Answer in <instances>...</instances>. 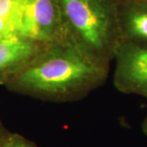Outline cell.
<instances>
[{"instance_id":"6da1fadb","label":"cell","mask_w":147,"mask_h":147,"mask_svg":"<svg viewBox=\"0 0 147 147\" xmlns=\"http://www.w3.org/2000/svg\"><path fill=\"white\" fill-rule=\"evenodd\" d=\"M110 68L96 63L66 39L44 43L4 85L18 94L50 102L81 100L105 84Z\"/></svg>"},{"instance_id":"7a4b0ae2","label":"cell","mask_w":147,"mask_h":147,"mask_svg":"<svg viewBox=\"0 0 147 147\" xmlns=\"http://www.w3.org/2000/svg\"><path fill=\"white\" fill-rule=\"evenodd\" d=\"M119 0H60L65 38L96 63L110 68L120 42Z\"/></svg>"},{"instance_id":"3957f363","label":"cell","mask_w":147,"mask_h":147,"mask_svg":"<svg viewBox=\"0 0 147 147\" xmlns=\"http://www.w3.org/2000/svg\"><path fill=\"white\" fill-rule=\"evenodd\" d=\"M18 34L41 43L65 39L60 0H25Z\"/></svg>"},{"instance_id":"277c9868","label":"cell","mask_w":147,"mask_h":147,"mask_svg":"<svg viewBox=\"0 0 147 147\" xmlns=\"http://www.w3.org/2000/svg\"><path fill=\"white\" fill-rule=\"evenodd\" d=\"M114 61L113 84L116 89L147 99V49L120 42Z\"/></svg>"},{"instance_id":"5b68a950","label":"cell","mask_w":147,"mask_h":147,"mask_svg":"<svg viewBox=\"0 0 147 147\" xmlns=\"http://www.w3.org/2000/svg\"><path fill=\"white\" fill-rule=\"evenodd\" d=\"M43 44L20 34L0 38V85L16 75Z\"/></svg>"},{"instance_id":"8992f818","label":"cell","mask_w":147,"mask_h":147,"mask_svg":"<svg viewBox=\"0 0 147 147\" xmlns=\"http://www.w3.org/2000/svg\"><path fill=\"white\" fill-rule=\"evenodd\" d=\"M120 42L147 49V1H120Z\"/></svg>"},{"instance_id":"52a82bcc","label":"cell","mask_w":147,"mask_h":147,"mask_svg":"<svg viewBox=\"0 0 147 147\" xmlns=\"http://www.w3.org/2000/svg\"><path fill=\"white\" fill-rule=\"evenodd\" d=\"M25 0H0V38L18 34Z\"/></svg>"},{"instance_id":"ba28073f","label":"cell","mask_w":147,"mask_h":147,"mask_svg":"<svg viewBox=\"0 0 147 147\" xmlns=\"http://www.w3.org/2000/svg\"><path fill=\"white\" fill-rule=\"evenodd\" d=\"M0 147H39L36 143L29 140L26 137L19 133L8 132L3 138L0 143Z\"/></svg>"},{"instance_id":"9c48e42d","label":"cell","mask_w":147,"mask_h":147,"mask_svg":"<svg viewBox=\"0 0 147 147\" xmlns=\"http://www.w3.org/2000/svg\"><path fill=\"white\" fill-rule=\"evenodd\" d=\"M8 129L5 127V125L3 124V123L2 122V120L0 119V143L2 142L3 138L5 137V135L8 132Z\"/></svg>"},{"instance_id":"30bf717a","label":"cell","mask_w":147,"mask_h":147,"mask_svg":"<svg viewBox=\"0 0 147 147\" xmlns=\"http://www.w3.org/2000/svg\"><path fill=\"white\" fill-rule=\"evenodd\" d=\"M142 130L143 131V133L147 136V113L145 117V119H143V122L142 123Z\"/></svg>"},{"instance_id":"8fae6325","label":"cell","mask_w":147,"mask_h":147,"mask_svg":"<svg viewBox=\"0 0 147 147\" xmlns=\"http://www.w3.org/2000/svg\"><path fill=\"white\" fill-rule=\"evenodd\" d=\"M119 1H147V0H119Z\"/></svg>"}]
</instances>
